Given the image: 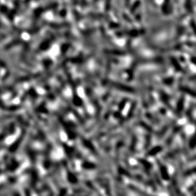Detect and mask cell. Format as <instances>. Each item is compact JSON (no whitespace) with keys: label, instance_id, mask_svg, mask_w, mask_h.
<instances>
[{"label":"cell","instance_id":"6da1fadb","mask_svg":"<svg viewBox=\"0 0 196 196\" xmlns=\"http://www.w3.org/2000/svg\"><path fill=\"white\" fill-rule=\"evenodd\" d=\"M110 85H111L113 87L118 89V90H121V91L128 92H135L134 89L129 87V86H126V85L121 84V83H116V82H111Z\"/></svg>","mask_w":196,"mask_h":196},{"label":"cell","instance_id":"7a4b0ae2","mask_svg":"<svg viewBox=\"0 0 196 196\" xmlns=\"http://www.w3.org/2000/svg\"><path fill=\"white\" fill-rule=\"evenodd\" d=\"M183 105H184V98H183V96H182V98H180L178 103H177L176 112V114L177 115L180 116L181 113H182L183 109Z\"/></svg>","mask_w":196,"mask_h":196},{"label":"cell","instance_id":"3957f363","mask_svg":"<svg viewBox=\"0 0 196 196\" xmlns=\"http://www.w3.org/2000/svg\"><path fill=\"white\" fill-rule=\"evenodd\" d=\"M182 126H178V127H176L173 131L172 133H171V134L170 135V137L168 138V140H167V144H170V143H171V141L173 140L175 135L176 134L178 133V132L181 130V129H182Z\"/></svg>","mask_w":196,"mask_h":196},{"label":"cell","instance_id":"277c9868","mask_svg":"<svg viewBox=\"0 0 196 196\" xmlns=\"http://www.w3.org/2000/svg\"><path fill=\"white\" fill-rule=\"evenodd\" d=\"M180 90H182L183 92L187 93V94H190V95L192 96L193 97H195V92L192 90V89H190L189 87H180Z\"/></svg>","mask_w":196,"mask_h":196},{"label":"cell","instance_id":"5b68a950","mask_svg":"<svg viewBox=\"0 0 196 196\" xmlns=\"http://www.w3.org/2000/svg\"><path fill=\"white\" fill-rule=\"evenodd\" d=\"M170 126V124H167V125H165V126L163 128V129L158 133V138H161L162 136L164 134V133L167 132V131L168 130Z\"/></svg>","mask_w":196,"mask_h":196},{"label":"cell","instance_id":"8992f818","mask_svg":"<svg viewBox=\"0 0 196 196\" xmlns=\"http://www.w3.org/2000/svg\"><path fill=\"white\" fill-rule=\"evenodd\" d=\"M171 61H172L173 64V66H175L176 70L177 71H180V70H182V68H181L180 66V64H178V63L177 62V61L176 60L175 58L172 57L171 58Z\"/></svg>","mask_w":196,"mask_h":196},{"label":"cell","instance_id":"52a82bcc","mask_svg":"<svg viewBox=\"0 0 196 196\" xmlns=\"http://www.w3.org/2000/svg\"><path fill=\"white\" fill-rule=\"evenodd\" d=\"M190 139H191L190 142V147H192V148H194V147H195V138H194V135H193L192 138Z\"/></svg>","mask_w":196,"mask_h":196}]
</instances>
